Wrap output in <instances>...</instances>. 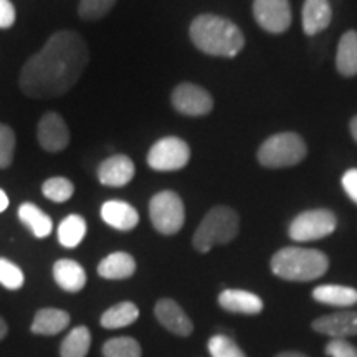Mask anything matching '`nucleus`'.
<instances>
[{"mask_svg":"<svg viewBox=\"0 0 357 357\" xmlns=\"http://www.w3.org/2000/svg\"><path fill=\"white\" fill-rule=\"evenodd\" d=\"M89 63L88 43L78 32L58 30L20 70L19 86L25 96H63L82 79Z\"/></svg>","mask_w":357,"mask_h":357,"instance_id":"obj_1","label":"nucleus"},{"mask_svg":"<svg viewBox=\"0 0 357 357\" xmlns=\"http://www.w3.org/2000/svg\"><path fill=\"white\" fill-rule=\"evenodd\" d=\"M190 40L205 55L234 58L242 52L245 38L234 22L218 15H199L192 20Z\"/></svg>","mask_w":357,"mask_h":357,"instance_id":"obj_2","label":"nucleus"},{"mask_svg":"<svg viewBox=\"0 0 357 357\" xmlns=\"http://www.w3.org/2000/svg\"><path fill=\"white\" fill-rule=\"evenodd\" d=\"M329 268V258L314 248L287 247L271 258V271L287 281H312L323 276Z\"/></svg>","mask_w":357,"mask_h":357,"instance_id":"obj_3","label":"nucleus"},{"mask_svg":"<svg viewBox=\"0 0 357 357\" xmlns=\"http://www.w3.org/2000/svg\"><path fill=\"white\" fill-rule=\"evenodd\" d=\"M238 213L227 205H217L200 222L199 229L195 230L194 238H192V243L197 252L207 253L215 245L230 243L238 234Z\"/></svg>","mask_w":357,"mask_h":357,"instance_id":"obj_4","label":"nucleus"},{"mask_svg":"<svg viewBox=\"0 0 357 357\" xmlns=\"http://www.w3.org/2000/svg\"><path fill=\"white\" fill-rule=\"evenodd\" d=\"M306 144L294 132H280L268 137L258 149V160L270 169L291 167L306 158Z\"/></svg>","mask_w":357,"mask_h":357,"instance_id":"obj_5","label":"nucleus"},{"mask_svg":"<svg viewBox=\"0 0 357 357\" xmlns=\"http://www.w3.org/2000/svg\"><path fill=\"white\" fill-rule=\"evenodd\" d=\"M149 217L159 234L176 235L185 222L184 202L174 190L159 192L149 202Z\"/></svg>","mask_w":357,"mask_h":357,"instance_id":"obj_6","label":"nucleus"},{"mask_svg":"<svg viewBox=\"0 0 357 357\" xmlns=\"http://www.w3.org/2000/svg\"><path fill=\"white\" fill-rule=\"evenodd\" d=\"M190 147L184 139L167 136L154 142L147 153V164L159 172L181 171L189 164Z\"/></svg>","mask_w":357,"mask_h":357,"instance_id":"obj_7","label":"nucleus"},{"mask_svg":"<svg viewBox=\"0 0 357 357\" xmlns=\"http://www.w3.org/2000/svg\"><path fill=\"white\" fill-rule=\"evenodd\" d=\"M337 220L331 211L316 208L298 215L289 225V236L294 242H314L331 235L336 230Z\"/></svg>","mask_w":357,"mask_h":357,"instance_id":"obj_8","label":"nucleus"},{"mask_svg":"<svg viewBox=\"0 0 357 357\" xmlns=\"http://www.w3.org/2000/svg\"><path fill=\"white\" fill-rule=\"evenodd\" d=\"M172 106L184 116H205L213 109V98L207 89L194 83L177 84L171 96Z\"/></svg>","mask_w":357,"mask_h":357,"instance_id":"obj_9","label":"nucleus"},{"mask_svg":"<svg viewBox=\"0 0 357 357\" xmlns=\"http://www.w3.org/2000/svg\"><path fill=\"white\" fill-rule=\"evenodd\" d=\"M37 139L42 149L47 153H61L70 146L71 141L68 124L55 111H48L38 121Z\"/></svg>","mask_w":357,"mask_h":357,"instance_id":"obj_10","label":"nucleus"},{"mask_svg":"<svg viewBox=\"0 0 357 357\" xmlns=\"http://www.w3.org/2000/svg\"><path fill=\"white\" fill-rule=\"evenodd\" d=\"M253 15L258 25L270 33H283L291 25V7L288 0H255Z\"/></svg>","mask_w":357,"mask_h":357,"instance_id":"obj_11","label":"nucleus"},{"mask_svg":"<svg viewBox=\"0 0 357 357\" xmlns=\"http://www.w3.org/2000/svg\"><path fill=\"white\" fill-rule=\"evenodd\" d=\"M154 314L155 318L167 331L181 337L190 336L194 331V324L189 319V316L185 314V311L177 305L176 301L171 298H162L155 303L154 306Z\"/></svg>","mask_w":357,"mask_h":357,"instance_id":"obj_12","label":"nucleus"},{"mask_svg":"<svg viewBox=\"0 0 357 357\" xmlns=\"http://www.w3.org/2000/svg\"><path fill=\"white\" fill-rule=\"evenodd\" d=\"M312 329L333 339H347L357 336V312L337 311L333 314L321 316L312 321Z\"/></svg>","mask_w":357,"mask_h":357,"instance_id":"obj_13","label":"nucleus"},{"mask_svg":"<svg viewBox=\"0 0 357 357\" xmlns=\"http://www.w3.org/2000/svg\"><path fill=\"white\" fill-rule=\"evenodd\" d=\"M136 167L128 155L114 154L105 159L98 167V178L106 187H124L132 181Z\"/></svg>","mask_w":357,"mask_h":357,"instance_id":"obj_14","label":"nucleus"},{"mask_svg":"<svg viewBox=\"0 0 357 357\" xmlns=\"http://www.w3.org/2000/svg\"><path fill=\"white\" fill-rule=\"evenodd\" d=\"M101 218L109 227L119 231L136 229L139 223V213L131 204L123 200H108L101 205Z\"/></svg>","mask_w":357,"mask_h":357,"instance_id":"obj_15","label":"nucleus"},{"mask_svg":"<svg viewBox=\"0 0 357 357\" xmlns=\"http://www.w3.org/2000/svg\"><path fill=\"white\" fill-rule=\"evenodd\" d=\"M218 305L222 310L236 314H258L263 310V301L257 294L243 289H223L218 294Z\"/></svg>","mask_w":357,"mask_h":357,"instance_id":"obj_16","label":"nucleus"},{"mask_svg":"<svg viewBox=\"0 0 357 357\" xmlns=\"http://www.w3.org/2000/svg\"><path fill=\"white\" fill-rule=\"evenodd\" d=\"M53 278L58 287L65 291L78 293L86 284V271L78 261L61 258L53 265Z\"/></svg>","mask_w":357,"mask_h":357,"instance_id":"obj_17","label":"nucleus"},{"mask_svg":"<svg viewBox=\"0 0 357 357\" xmlns=\"http://www.w3.org/2000/svg\"><path fill=\"white\" fill-rule=\"evenodd\" d=\"M333 19L329 0H305L303 6V30L307 35H316L328 29Z\"/></svg>","mask_w":357,"mask_h":357,"instance_id":"obj_18","label":"nucleus"},{"mask_svg":"<svg viewBox=\"0 0 357 357\" xmlns=\"http://www.w3.org/2000/svg\"><path fill=\"white\" fill-rule=\"evenodd\" d=\"M136 271V260L126 252H114L102 258L98 265V275L105 280H126Z\"/></svg>","mask_w":357,"mask_h":357,"instance_id":"obj_19","label":"nucleus"},{"mask_svg":"<svg viewBox=\"0 0 357 357\" xmlns=\"http://www.w3.org/2000/svg\"><path fill=\"white\" fill-rule=\"evenodd\" d=\"M70 324V314L56 307H43L37 311L32 323V333L38 336H55Z\"/></svg>","mask_w":357,"mask_h":357,"instance_id":"obj_20","label":"nucleus"},{"mask_svg":"<svg viewBox=\"0 0 357 357\" xmlns=\"http://www.w3.org/2000/svg\"><path fill=\"white\" fill-rule=\"evenodd\" d=\"M312 298L323 305L336 307H349L357 305V289L342 284H321L314 288Z\"/></svg>","mask_w":357,"mask_h":357,"instance_id":"obj_21","label":"nucleus"},{"mask_svg":"<svg viewBox=\"0 0 357 357\" xmlns=\"http://www.w3.org/2000/svg\"><path fill=\"white\" fill-rule=\"evenodd\" d=\"M19 218L37 238H47L53 230V220L42 208L32 202H24L19 207Z\"/></svg>","mask_w":357,"mask_h":357,"instance_id":"obj_22","label":"nucleus"},{"mask_svg":"<svg viewBox=\"0 0 357 357\" xmlns=\"http://www.w3.org/2000/svg\"><path fill=\"white\" fill-rule=\"evenodd\" d=\"M336 66L342 77L357 75V32L354 30L346 32L339 40Z\"/></svg>","mask_w":357,"mask_h":357,"instance_id":"obj_23","label":"nucleus"},{"mask_svg":"<svg viewBox=\"0 0 357 357\" xmlns=\"http://www.w3.org/2000/svg\"><path fill=\"white\" fill-rule=\"evenodd\" d=\"M137 318H139L137 306L131 301H123L102 312L100 323L106 329H119L136 323Z\"/></svg>","mask_w":357,"mask_h":357,"instance_id":"obj_24","label":"nucleus"},{"mask_svg":"<svg viewBox=\"0 0 357 357\" xmlns=\"http://www.w3.org/2000/svg\"><path fill=\"white\" fill-rule=\"evenodd\" d=\"M86 220L82 215L71 213L61 220L58 227V242L63 245L65 248H75L83 242L84 235H86Z\"/></svg>","mask_w":357,"mask_h":357,"instance_id":"obj_25","label":"nucleus"},{"mask_svg":"<svg viewBox=\"0 0 357 357\" xmlns=\"http://www.w3.org/2000/svg\"><path fill=\"white\" fill-rule=\"evenodd\" d=\"M91 347V333L86 326H77L63 339L60 347L61 357H86Z\"/></svg>","mask_w":357,"mask_h":357,"instance_id":"obj_26","label":"nucleus"},{"mask_svg":"<svg viewBox=\"0 0 357 357\" xmlns=\"http://www.w3.org/2000/svg\"><path fill=\"white\" fill-rule=\"evenodd\" d=\"M42 194L52 202L63 204L73 197L75 185L66 177H50L42 184Z\"/></svg>","mask_w":357,"mask_h":357,"instance_id":"obj_27","label":"nucleus"},{"mask_svg":"<svg viewBox=\"0 0 357 357\" xmlns=\"http://www.w3.org/2000/svg\"><path fill=\"white\" fill-rule=\"evenodd\" d=\"M102 356L105 357H141L142 351L139 342L134 337L121 336L108 339L102 346Z\"/></svg>","mask_w":357,"mask_h":357,"instance_id":"obj_28","label":"nucleus"},{"mask_svg":"<svg viewBox=\"0 0 357 357\" xmlns=\"http://www.w3.org/2000/svg\"><path fill=\"white\" fill-rule=\"evenodd\" d=\"M116 0H79L78 13L83 20L96 22L113 10Z\"/></svg>","mask_w":357,"mask_h":357,"instance_id":"obj_29","label":"nucleus"},{"mask_svg":"<svg viewBox=\"0 0 357 357\" xmlns=\"http://www.w3.org/2000/svg\"><path fill=\"white\" fill-rule=\"evenodd\" d=\"M208 352L212 357H247L234 339L225 334H215L208 339Z\"/></svg>","mask_w":357,"mask_h":357,"instance_id":"obj_30","label":"nucleus"},{"mask_svg":"<svg viewBox=\"0 0 357 357\" xmlns=\"http://www.w3.org/2000/svg\"><path fill=\"white\" fill-rule=\"evenodd\" d=\"M25 283L24 271L20 270V266H17L15 263L7 260V258H0V284L3 288L12 289H20Z\"/></svg>","mask_w":357,"mask_h":357,"instance_id":"obj_31","label":"nucleus"},{"mask_svg":"<svg viewBox=\"0 0 357 357\" xmlns=\"http://www.w3.org/2000/svg\"><path fill=\"white\" fill-rule=\"evenodd\" d=\"M15 131L8 124L0 123V169H7L12 166L13 154H15Z\"/></svg>","mask_w":357,"mask_h":357,"instance_id":"obj_32","label":"nucleus"},{"mask_svg":"<svg viewBox=\"0 0 357 357\" xmlns=\"http://www.w3.org/2000/svg\"><path fill=\"white\" fill-rule=\"evenodd\" d=\"M326 354L329 357H357V347L346 339H333L326 346Z\"/></svg>","mask_w":357,"mask_h":357,"instance_id":"obj_33","label":"nucleus"},{"mask_svg":"<svg viewBox=\"0 0 357 357\" xmlns=\"http://www.w3.org/2000/svg\"><path fill=\"white\" fill-rule=\"evenodd\" d=\"M15 24V7L10 0H0V29H10Z\"/></svg>","mask_w":357,"mask_h":357,"instance_id":"obj_34","label":"nucleus"},{"mask_svg":"<svg viewBox=\"0 0 357 357\" xmlns=\"http://www.w3.org/2000/svg\"><path fill=\"white\" fill-rule=\"evenodd\" d=\"M342 187H344L346 194L349 195L352 202L357 204V169H349L342 176Z\"/></svg>","mask_w":357,"mask_h":357,"instance_id":"obj_35","label":"nucleus"},{"mask_svg":"<svg viewBox=\"0 0 357 357\" xmlns=\"http://www.w3.org/2000/svg\"><path fill=\"white\" fill-rule=\"evenodd\" d=\"M8 207V195L6 194V190L0 189V213L6 212Z\"/></svg>","mask_w":357,"mask_h":357,"instance_id":"obj_36","label":"nucleus"},{"mask_svg":"<svg viewBox=\"0 0 357 357\" xmlns=\"http://www.w3.org/2000/svg\"><path fill=\"white\" fill-rule=\"evenodd\" d=\"M7 331H8L7 323H6V321H3L2 316H0V341H2V339L7 336Z\"/></svg>","mask_w":357,"mask_h":357,"instance_id":"obj_37","label":"nucleus"},{"mask_svg":"<svg viewBox=\"0 0 357 357\" xmlns=\"http://www.w3.org/2000/svg\"><path fill=\"white\" fill-rule=\"evenodd\" d=\"M275 357H307L305 354H301V352H294V351H288V352H280L278 356Z\"/></svg>","mask_w":357,"mask_h":357,"instance_id":"obj_38","label":"nucleus"},{"mask_svg":"<svg viewBox=\"0 0 357 357\" xmlns=\"http://www.w3.org/2000/svg\"><path fill=\"white\" fill-rule=\"evenodd\" d=\"M351 134H352V137H354V141L357 142V116H354V118H352V121H351Z\"/></svg>","mask_w":357,"mask_h":357,"instance_id":"obj_39","label":"nucleus"}]
</instances>
